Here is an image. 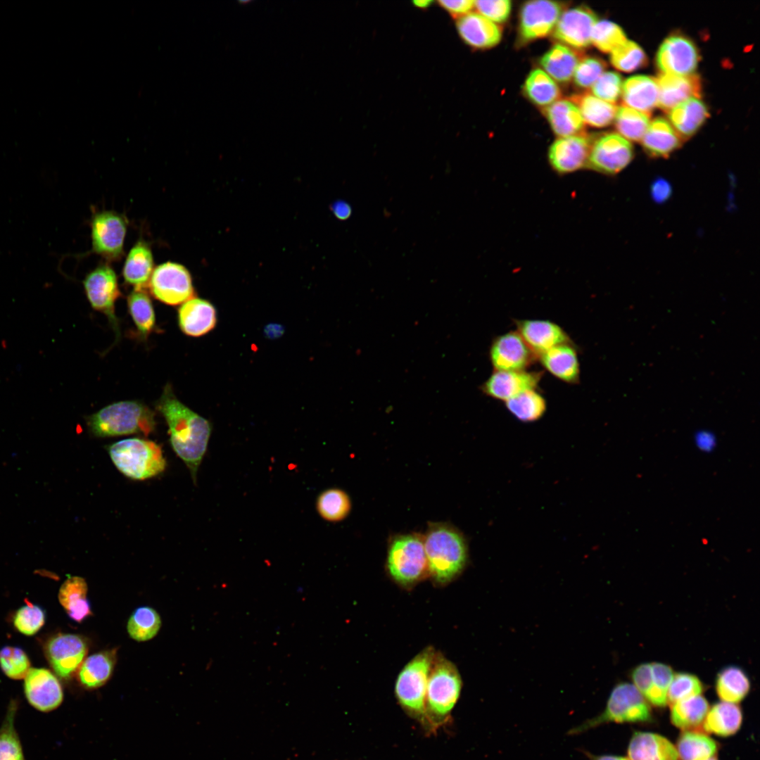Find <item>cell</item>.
<instances>
[{
	"mask_svg": "<svg viewBox=\"0 0 760 760\" xmlns=\"http://www.w3.org/2000/svg\"><path fill=\"white\" fill-rule=\"evenodd\" d=\"M543 367L556 378L575 384L580 379V365L573 343L556 346L538 356Z\"/></svg>",
	"mask_w": 760,
	"mask_h": 760,
	"instance_id": "cell-26",
	"label": "cell"
},
{
	"mask_svg": "<svg viewBox=\"0 0 760 760\" xmlns=\"http://www.w3.org/2000/svg\"><path fill=\"white\" fill-rule=\"evenodd\" d=\"M178 323L186 335L193 337L203 336L216 325V310L209 301L194 297L179 307Z\"/></svg>",
	"mask_w": 760,
	"mask_h": 760,
	"instance_id": "cell-24",
	"label": "cell"
},
{
	"mask_svg": "<svg viewBox=\"0 0 760 760\" xmlns=\"http://www.w3.org/2000/svg\"><path fill=\"white\" fill-rule=\"evenodd\" d=\"M709 705L702 695L692 696L671 704V723L682 730H697L702 725Z\"/></svg>",
	"mask_w": 760,
	"mask_h": 760,
	"instance_id": "cell-34",
	"label": "cell"
},
{
	"mask_svg": "<svg viewBox=\"0 0 760 760\" xmlns=\"http://www.w3.org/2000/svg\"><path fill=\"white\" fill-rule=\"evenodd\" d=\"M641 141L650 156L666 158L680 147L682 139L666 119L659 117L649 124Z\"/></svg>",
	"mask_w": 760,
	"mask_h": 760,
	"instance_id": "cell-29",
	"label": "cell"
},
{
	"mask_svg": "<svg viewBox=\"0 0 760 760\" xmlns=\"http://www.w3.org/2000/svg\"><path fill=\"white\" fill-rule=\"evenodd\" d=\"M583 753L589 760H629L628 758L622 756L610 754L595 755L588 751H583Z\"/></svg>",
	"mask_w": 760,
	"mask_h": 760,
	"instance_id": "cell-61",
	"label": "cell"
},
{
	"mask_svg": "<svg viewBox=\"0 0 760 760\" xmlns=\"http://www.w3.org/2000/svg\"><path fill=\"white\" fill-rule=\"evenodd\" d=\"M715 689L721 701L737 704L748 695L750 681L742 669L728 666L718 673Z\"/></svg>",
	"mask_w": 760,
	"mask_h": 760,
	"instance_id": "cell-37",
	"label": "cell"
},
{
	"mask_svg": "<svg viewBox=\"0 0 760 760\" xmlns=\"http://www.w3.org/2000/svg\"><path fill=\"white\" fill-rule=\"evenodd\" d=\"M699 55L695 44L687 36L674 33L660 45L656 63L662 73L689 75L696 70Z\"/></svg>",
	"mask_w": 760,
	"mask_h": 760,
	"instance_id": "cell-14",
	"label": "cell"
},
{
	"mask_svg": "<svg viewBox=\"0 0 760 760\" xmlns=\"http://www.w3.org/2000/svg\"><path fill=\"white\" fill-rule=\"evenodd\" d=\"M572 101L578 106L584 122L590 126L604 127L615 118L616 106L592 94L584 93L574 95Z\"/></svg>",
	"mask_w": 760,
	"mask_h": 760,
	"instance_id": "cell-40",
	"label": "cell"
},
{
	"mask_svg": "<svg viewBox=\"0 0 760 760\" xmlns=\"http://www.w3.org/2000/svg\"><path fill=\"white\" fill-rule=\"evenodd\" d=\"M129 314L141 337L146 338L155 327L156 318L151 300L145 289H134L127 297Z\"/></svg>",
	"mask_w": 760,
	"mask_h": 760,
	"instance_id": "cell-43",
	"label": "cell"
},
{
	"mask_svg": "<svg viewBox=\"0 0 760 760\" xmlns=\"http://www.w3.org/2000/svg\"><path fill=\"white\" fill-rule=\"evenodd\" d=\"M160 627L161 619L158 613L150 607H141L129 617L127 630L132 639L143 642L155 637Z\"/></svg>",
	"mask_w": 760,
	"mask_h": 760,
	"instance_id": "cell-45",
	"label": "cell"
},
{
	"mask_svg": "<svg viewBox=\"0 0 760 760\" xmlns=\"http://www.w3.org/2000/svg\"><path fill=\"white\" fill-rule=\"evenodd\" d=\"M543 113L553 132L559 137L583 133L585 122L578 106L567 99H559L545 107Z\"/></svg>",
	"mask_w": 760,
	"mask_h": 760,
	"instance_id": "cell-27",
	"label": "cell"
},
{
	"mask_svg": "<svg viewBox=\"0 0 760 760\" xmlns=\"http://www.w3.org/2000/svg\"><path fill=\"white\" fill-rule=\"evenodd\" d=\"M412 3H413V5L414 6H416L417 8H419L424 9V8H426L429 6H430L433 4V1H430V0H422V1L417 0V1H414Z\"/></svg>",
	"mask_w": 760,
	"mask_h": 760,
	"instance_id": "cell-62",
	"label": "cell"
},
{
	"mask_svg": "<svg viewBox=\"0 0 760 760\" xmlns=\"http://www.w3.org/2000/svg\"><path fill=\"white\" fill-rule=\"evenodd\" d=\"M438 3L440 6L446 11L452 18L457 19L470 13L471 9L474 7V1L472 0H441L438 1Z\"/></svg>",
	"mask_w": 760,
	"mask_h": 760,
	"instance_id": "cell-57",
	"label": "cell"
},
{
	"mask_svg": "<svg viewBox=\"0 0 760 760\" xmlns=\"http://www.w3.org/2000/svg\"><path fill=\"white\" fill-rule=\"evenodd\" d=\"M523 90L530 101L545 108L557 101L561 96L560 89L555 81L540 68L530 72L524 82Z\"/></svg>",
	"mask_w": 760,
	"mask_h": 760,
	"instance_id": "cell-39",
	"label": "cell"
},
{
	"mask_svg": "<svg viewBox=\"0 0 760 760\" xmlns=\"http://www.w3.org/2000/svg\"><path fill=\"white\" fill-rule=\"evenodd\" d=\"M650 666L654 690L652 704L663 707L668 703L667 691L674 673L671 666L663 663L654 662Z\"/></svg>",
	"mask_w": 760,
	"mask_h": 760,
	"instance_id": "cell-53",
	"label": "cell"
},
{
	"mask_svg": "<svg viewBox=\"0 0 760 760\" xmlns=\"http://www.w3.org/2000/svg\"><path fill=\"white\" fill-rule=\"evenodd\" d=\"M659 88V107L669 111L678 103L690 99L699 98L702 84L696 74L676 75L661 73L656 79Z\"/></svg>",
	"mask_w": 760,
	"mask_h": 760,
	"instance_id": "cell-22",
	"label": "cell"
},
{
	"mask_svg": "<svg viewBox=\"0 0 760 760\" xmlns=\"http://www.w3.org/2000/svg\"><path fill=\"white\" fill-rule=\"evenodd\" d=\"M622 80L619 74L609 71L604 72L592 86L595 97L612 103L617 101L621 93Z\"/></svg>",
	"mask_w": 760,
	"mask_h": 760,
	"instance_id": "cell-54",
	"label": "cell"
},
{
	"mask_svg": "<svg viewBox=\"0 0 760 760\" xmlns=\"http://www.w3.org/2000/svg\"><path fill=\"white\" fill-rule=\"evenodd\" d=\"M107 450L115 467L131 479H148L166 468L161 446L150 440L127 438L110 445Z\"/></svg>",
	"mask_w": 760,
	"mask_h": 760,
	"instance_id": "cell-7",
	"label": "cell"
},
{
	"mask_svg": "<svg viewBox=\"0 0 760 760\" xmlns=\"http://www.w3.org/2000/svg\"><path fill=\"white\" fill-rule=\"evenodd\" d=\"M703 689L702 683L695 675L684 672L677 673L673 675L669 685L667 691V702L672 704L685 698L701 695Z\"/></svg>",
	"mask_w": 760,
	"mask_h": 760,
	"instance_id": "cell-50",
	"label": "cell"
},
{
	"mask_svg": "<svg viewBox=\"0 0 760 760\" xmlns=\"http://www.w3.org/2000/svg\"><path fill=\"white\" fill-rule=\"evenodd\" d=\"M702 760H718V759L715 756H713Z\"/></svg>",
	"mask_w": 760,
	"mask_h": 760,
	"instance_id": "cell-63",
	"label": "cell"
},
{
	"mask_svg": "<svg viewBox=\"0 0 760 760\" xmlns=\"http://www.w3.org/2000/svg\"><path fill=\"white\" fill-rule=\"evenodd\" d=\"M30 662L25 652L16 647L6 646L0 650V666L12 679H22L30 670Z\"/></svg>",
	"mask_w": 760,
	"mask_h": 760,
	"instance_id": "cell-49",
	"label": "cell"
},
{
	"mask_svg": "<svg viewBox=\"0 0 760 760\" xmlns=\"http://www.w3.org/2000/svg\"><path fill=\"white\" fill-rule=\"evenodd\" d=\"M153 412L137 400L120 401L108 405L87 418L94 436L103 438L134 433L148 436L156 428Z\"/></svg>",
	"mask_w": 760,
	"mask_h": 760,
	"instance_id": "cell-4",
	"label": "cell"
},
{
	"mask_svg": "<svg viewBox=\"0 0 760 760\" xmlns=\"http://www.w3.org/2000/svg\"><path fill=\"white\" fill-rule=\"evenodd\" d=\"M389 577L398 585L411 588L428 576L424 537L400 535L390 543L386 562Z\"/></svg>",
	"mask_w": 760,
	"mask_h": 760,
	"instance_id": "cell-8",
	"label": "cell"
},
{
	"mask_svg": "<svg viewBox=\"0 0 760 760\" xmlns=\"http://www.w3.org/2000/svg\"><path fill=\"white\" fill-rule=\"evenodd\" d=\"M462 689V680L454 663L437 652L428 679L426 730L436 732L450 720Z\"/></svg>",
	"mask_w": 760,
	"mask_h": 760,
	"instance_id": "cell-3",
	"label": "cell"
},
{
	"mask_svg": "<svg viewBox=\"0 0 760 760\" xmlns=\"http://www.w3.org/2000/svg\"><path fill=\"white\" fill-rule=\"evenodd\" d=\"M566 6L563 2L547 0L524 3L519 15L518 44L525 45L549 35Z\"/></svg>",
	"mask_w": 760,
	"mask_h": 760,
	"instance_id": "cell-10",
	"label": "cell"
},
{
	"mask_svg": "<svg viewBox=\"0 0 760 760\" xmlns=\"http://www.w3.org/2000/svg\"><path fill=\"white\" fill-rule=\"evenodd\" d=\"M437 651L428 646L410 660L398 673L395 696L401 708L426 728V693L429 673Z\"/></svg>",
	"mask_w": 760,
	"mask_h": 760,
	"instance_id": "cell-5",
	"label": "cell"
},
{
	"mask_svg": "<svg viewBox=\"0 0 760 760\" xmlns=\"http://www.w3.org/2000/svg\"><path fill=\"white\" fill-rule=\"evenodd\" d=\"M592 140L583 133L556 139L547 153L552 170L563 175L586 167Z\"/></svg>",
	"mask_w": 760,
	"mask_h": 760,
	"instance_id": "cell-17",
	"label": "cell"
},
{
	"mask_svg": "<svg viewBox=\"0 0 760 760\" xmlns=\"http://www.w3.org/2000/svg\"><path fill=\"white\" fill-rule=\"evenodd\" d=\"M632 144L616 133H606L593 139L586 167L597 172L615 175L631 162Z\"/></svg>",
	"mask_w": 760,
	"mask_h": 760,
	"instance_id": "cell-11",
	"label": "cell"
},
{
	"mask_svg": "<svg viewBox=\"0 0 760 760\" xmlns=\"http://www.w3.org/2000/svg\"><path fill=\"white\" fill-rule=\"evenodd\" d=\"M320 517L331 522L340 521L349 514L351 502L348 495L338 488H329L322 492L316 502Z\"/></svg>",
	"mask_w": 760,
	"mask_h": 760,
	"instance_id": "cell-44",
	"label": "cell"
},
{
	"mask_svg": "<svg viewBox=\"0 0 760 760\" xmlns=\"http://www.w3.org/2000/svg\"><path fill=\"white\" fill-rule=\"evenodd\" d=\"M83 284L91 307L108 317L116 336L119 337L120 333L115 304L121 292L113 269L106 263L99 265L86 276Z\"/></svg>",
	"mask_w": 760,
	"mask_h": 760,
	"instance_id": "cell-13",
	"label": "cell"
},
{
	"mask_svg": "<svg viewBox=\"0 0 760 760\" xmlns=\"http://www.w3.org/2000/svg\"><path fill=\"white\" fill-rule=\"evenodd\" d=\"M676 748L680 760H702L715 756L718 745L705 733L690 730L679 735Z\"/></svg>",
	"mask_w": 760,
	"mask_h": 760,
	"instance_id": "cell-38",
	"label": "cell"
},
{
	"mask_svg": "<svg viewBox=\"0 0 760 760\" xmlns=\"http://www.w3.org/2000/svg\"><path fill=\"white\" fill-rule=\"evenodd\" d=\"M621 91L623 103L638 111L649 114L658 104L659 88L652 77H630L624 81Z\"/></svg>",
	"mask_w": 760,
	"mask_h": 760,
	"instance_id": "cell-28",
	"label": "cell"
},
{
	"mask_svg": "<svg viewBox=\"0 0 760 760\" xmlns=\"http://www.w3.org/2000/svg\"><path fill=\"white\" fill-rule=\"evenodd\" d=\"M428 576L440 586L457 578L468 559L466 540L462 533L446 524H432L424 536Z\"/></svg>",
	"mask_w": 760,
	"mask_h": 760,
	"instance_id": "cell-2",
	"label": "cell"
},
{
	"mask_svg": "<svg viewBox=\"0 0 760 760\" xmlns=\"http://www.w3.org/2000/svg\"><path fill=\"white\" fill-rule=\"evenodd\" d=\"M456 27L463 42L475 49H490L502 39L500 27L477 13H469L457 19Z\"/></svg>",
	"mask_w": 760,
	"mask_h": 760,
	"instance_id": "cell-23",
	"label": "cell"
},
{
	"mask_svg": "<svg viewBox=\"0 0 760 760\" xmlns=\"http://www.w3.org/2000/svg\"><path fill=\"white\" fill-rule=\"evenodd\" d=\"M517 332L536 357L561 344L572 343L558 324L548 320L523 319L515 322Z\"/></svg>",
	"mask_w": 760,
	"mask_h": 760,
	"instance_id": "cell-21",
	"label": "cell"
},
{
	"mask_svg": "<svg viewBox=\"0 0 760 760\" xmlns=\"http://www.w3.org/2000/svg\"><path fill=\"white\" fill-rule=\"evenodd\" d=\"M597 22L596 14L585 6L568 9L560 15L552 31V38L571 49H585L591 43L592 31Z\"/></svg>",
	"mask_w": 760,
	"mask_h": 760,
	"instance_id": "cell-15",
	"label": "cell"
},
{
	"mask_svg": "<svg viewBox=\"0 0 760 760\" xmlns=\"http://www.w3.org/2000/svg\"><path fill=\"white\" fill-rule=\"evenodd\" d=\"M489 357L495 371H522L535 360V355L517 331L501 334L493 341Z\"/></svg>",
	"mask_w": 760,
	"mask_h": 760,
	"instance_id": "cell-18",
	"label": "cell"
},
{
	"mask_svg": "<svg viewBox=\"0 0 760 760\" xmlns=\"http://www.w3.org/2000/svg\"><path fill=\"white\" fill-rule=\"evenodd\" d=\"M626 40L623 30L609 20L597 21L592 31L591 43L604 53H611Z\"/></svg>",
	"mask_w": 760,
	"mask_h": 760,
	"instance_id": "cell-48",
	"label": "cell"
},
{
	"mask_svg": "<svg viewBox=\"0 0 760 760\" xmlns=\"http://www.w3.org/2000/svg\"><path fill=\"white\" fill-rule=\"evenodd\" d=\"M512 6L509 0L474 1V7L479 14L497 23H503L508 20Z\"/></svg>",
	"mask_w": 760,
	"mask_h": 760,
	"instance_id": "cell-55",
	"label": "cell"
},
{
	"mask_svg": "<svg viewBox=\"0 0 760 760\" xmlns=\"http://www.w3.org/2000/svg\"><path fill=\"white\" fill-rule=\"evenodd\" d=\"M672 189L670 183L662 178L654 180L651 184L650 194L653 200L657 203H664L671 195Z\"/></svg>",
	"mask_w": 760,
	"mask_h": 760,
	"instance_id": "cell-58",
	"label": "cell"
},
{
	"mask_svg": "<svg viewBox=\"0 0 760 760\" xmlns=\"http://www.w3.org/2000/svg\"><path fill=\"white\" fill-rule=\"evenodd\" d=\"M87 584L80 576H70L62 584L59 593V602L73 620L80 622L91 614L89 602L87 598Z\"/></svg>",
	"mask_w": 760,
	"mask_h": 760,
	"instance_id": "cell-35",
	"label": "cell"
},
{
	"mask_svg": "<svg viewBox=\"0 0 760 760\" xmlns=\"http://www.w3.org/2000/svg\"><path fill=\"white\" fill-rule=\"evenodd\" d=\"M116 660L114 650L95 653L88 657L82 664L79 679L82 685L88 688H98L103 685L110 677Z\"/></svg>",
	"mask_w": 760,
	"mask_h": 760,
	"instance_id": "cell-36",
	"label": "cell"
},
{
	"mask_svg": "<svg viewBox=\"0 0 760 760\" xmlns=\"http://www.w3.org/2000/svg\"><path fill=\"white\" fill-rule=\"evenodd\" d=\"M579 61V55L573 49L557 43L542 56L539 62L553 80L567 83L573 77Z\"/></svg>",
	"mask_w": 760,
	"mask_h": 760,
	"instance_id": "cell-33",
	"label": "cell"
},
{
	"mask_svg": "<svg viewBox=\"0 0 760 760\" xmlns=\"http://www.w3.org/2000/svg\"><path fill=\"white\" fill-rule=\"evenodd\" d=\"M627 754L629 760H678L676 746L666 737L650 732H635Z\"/></svg>",
	"mask_w": 760,
	"mask_h": 760,
	"instance_id": "cell-25",
	"label": "cell"
},
{
	"mask_svg": "<svg viewBox=\"0 0 760 760\" xmlns=\"http://www.w3.org/2000/svg\"><path fill=\"white\" fill-rule=\"evenodd\" d=\"M147 286L155 298L169 305L183 304L195 296L189 272L176 262H167L156 267Z\"/></svg>",
	"mask_w": 760,
	"mask_h": 760,
	"instance_id": "cell-9",
	"label": "cell"
},
{
	"mask_svg": "<svg viewBox=\"0 0 760 760\" xmlns=\"http://www.w3.org/2000/svg\"><path fill=\"white\" fill-rule=\"evenodd\" d=\"M156 409L168 426L173 450L185 463L196 484L211 434L210 423L180 402L169 384L165 386Z\"/></svg>",
	"mask_w": 760,
	"mask_h": 760,
	"instance_id": "cell-1",
	"label": "cell"
},
{
	"mask_svg": "<svg viewBox=\"0 0 760 760\" xmlns=\"http://www.w3.org/2000/svg\"><path fill=\"white\" fill-rule=\"evenodd\" d=\"M609 59L615 68L626 72L641 68L647 63L642 49L635 42L628 40L612 51Z\"/></svg>",
	"mask_w": 760,
	"mask_h": 760,
	"instance_id": "cell-47",
	"label": "cell"
},
{
	"mask_svg": "<svg viewBox=\"0 0 760 760\" xmlns=\"http://www.w3.org/2000/svg\"><path fill=\"white\" fill-rule=\"evenodd\" d=\"M615 127L626 139L640 141L650 124L648 114L623 106L617 108Z\"/></svg>",
	"mask_w": 760,
	"mask_h": 760,
	"instance_id": "cell-46",
	"label": "cell"
},
{
	"mask_svg": "<svg viewBox=\"0 0 760 760\" xmlns=\"http://www.w3.org/2000/svg\"><path fill=\"white\" fill-rule=\"evenodd\" d=\"M127 224L125 215L115 211L96 213L91 222L92 251L108 260H120Z\"/></svg>",
	"mask_w": 760,
	"mask_h": 760,
	"instance_id": "cell-12",
	"label": "cell"
},
{
	"mask_svg": "<svg viewBox=\"0 0 760 760\" xmlns=\"http://www.w3.org/2000/svg\"><path fill=\"white\" fill-rule=\"evenodd\" d=\"M605 69L606 64L602 59L593 56L583 58L576 66L574 82L579 88H589L604 73Z\"/></svg>",
	"mask_w": 760,
	"mask_h": 760,
	"instance_id": "cell-52",
	"label": "cell"
},
{
	"mask_svg": "<svg viewBox=\"0 0 760 760\" xmlns=\"http://www.w3.org/2000/svg\"><path fill=\"white\" fill-rule=\"evenodd\" d=\"M652 721L647 701L632 683L621 682L612 689L602 713L572 728L568 734L579 735L609 723H642Z\"/></svg>",
	"mask_w": 760,
	"mask_h": 760,
	"instance_id": "cell-6",
	"label": "cell"
},
{
	"mask_svg": "<svg viewBox=\"0 0 760 760\" xmlns=\"http://www.w3.org/2000/svg\"><path fill=\"white\" fill-rule=\"evenodd\" d=\"M541 376L538 372L495 371L481 390L490 398L505 402L525 391L536 389Z\"/></svg>",
	"mask_w": 760,
	"mask_h": 760,
	"instance_id": "cell-20",
	"label": "cell"
},
{
	"mask_svg": "<svg viewBox=\"0 0 760 760\" xmlns=\"http://www.w3.org/2000/svg\"><path fill=\"white\" fill-rule=\"evenodd\" d=\"M45 614L39 606L28 603L20 608L13 619L16 629L25 635L35 634L44 625Z\"/></svg>",
	"mask_w": 760,
	"mask_h": 760,
	"instance_id": "cell-51",
	"label": "cell"
},
{
	"mask_svg": "<svg viewBox=\"0 0 760 760\" xmlns=\"http://www.w3.org/2000/svg\"><path fill=\"white\" fill-rule=\"evenodd\" d=\"M88 647L85 640L75 634L63 633L51 638L45 653L54 672L61 678H70L83 662Z\"/></svg>",
	"mask_w": 760,
	"mask_h": 760,
	"instance_id": "cell-16",
	"label": "cell"
},
{
	"mask_svg": "<svg viewBox=\"0 0 760 760\" xmlns=\"http://www.w3.org/2000/svg\"><path fill=\"white\" fill-rule=\"evenodd\" d=\"M153 258L149 245L139 239L129 251L122 270L125 281L134 289H146L153 271Z\"/></svg>",
	"mask_w": 760,
	"mask_h": 760,
	"instance_id": "cell-32",
	"label": "cell"
},
{
	"mask_svg": "<svg viewBox=\"0 0 760 760\" xmlns=\"http://www.w3.org/2000/svg\"><path fill=\"white\" fill-rule=\"evenodd\" d=\"M633 685L644 697L649 704H652L654 699V686L652 682L650 664H641L631 672Z\"/></svg>",
	"mask_w": 760,
	"mask_h": 760,
	"instance_id": "cell-56",
	"label": "cell"
},
{
	"mask_svg": "<svg viewBox=\"0 0 760 760\" xmlns=\"http://www.w3.org/2000/svg\"><path fill=\"white\" fill-rule=\"evenodd\" d=\"M24 681V692L29 704L42 712L58 708L63 702V692L58 678L48 669H30Z\"/></svg>",
	"mask_w": 760,
	"mask_h": 760,
	"instance_id": "cell-19",
	"label": "cell"
},
{
	"mask_svg": "<svg viewBox=\"0 0 760 760\" xmlns=\"http://www.w3.org/2000/svg\"><path fill=\"white\" fill-rule=\"evenodd\" d=\"M331 210L334 215L338 219L344 220L348 219L351 214L350 205L343 201H338L331 205Z\"/></svg>",
	"mask_w": 760,
	"mask_h": 760,
	"instance_id": "cell-60",
	"label": "cell"
},
{
	"mask_svg": "<svg viewBox=\"0 0 760 760\" xmlns=\"http://www.w3.org/2000/svg\"><path fill=\"white\" fill-rule=\"evenodd\" d=\"M18 703L11 700L0 726V760H26L15 726Z\"/></svg>",
	"mask_w": 760,
	"mask_h": 760,
	"instance_id": "cell-41",
	"label": "cell"
},
{
	"mask_svg": "<svg viewBox=\"0 0 760 760\" xmlns=\"http://www.w3.org/2000/svg\"><path fill=\"white\" fill-rule=\"evenodd\" d=\"M695 443L697 448L703 452L712 451L716 445L715 435L707 430H701L695 435Z\"/></svg>",
	"mask_w": 760,
	"mask_h": 760,
	"instance_id": "cell-59",
	"label": "cell"
},
{
	"mask_svg": "<svg viewBox=\"0 0 760 760\" xmlns=\"http://www.w3.org/2000/svg\"><path fill=\"white\" fill-rule=\"evenodd\" d=\"M742 721L743 714L739 705L721 701L709 707L702 726L706 733L726 737L737 733Z\"/></svg>",
	"mask_w": 760,
	"mask_h": 760,
	"instance_id": "cell-30",
	"label": "cell"
},
{
	"mask_svg": "<svg viewBox=\"0 0 760 760\" xmlns=\"http://www.w3.org/2000/svg\"><path fill=\"white\" fill-rule=\"evenodd\" d=\"M709 117L707 106L698 98H690L669 110V118L681 139L692 137Z\"/></svg>",
	"mask_w": 760,
	"mask_h": 760,
	"instance_id": "cell-31",
	"label": "cell"
},
{
	"mask_svg": "<svg viewBox=\"0 0 760 760\" xmlns=\"http://www.w3.org/2000/svg\"><path fill=\"white\" fill-rule=\"evenodd\" d=\"M508 411L523 422L539 419L546 411V401L536 389L525 391L505 402Z\"/></svg>",
	"mask_w": 760,
	"mask_h": 760,
	"instance_id": "cell-42",
	"label": "cell"
}]
</instances>
